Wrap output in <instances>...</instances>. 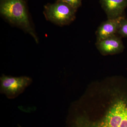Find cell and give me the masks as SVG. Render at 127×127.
Segmentation results:
<instances>
[{
	"mask_svg": "<svg viewBox=\"0 0 127 127\" xmlns=\"http://www.w3.org/2000/svg\"><path fill=\"white\" fill-rule=\"evenodd\" d=\"M68 127H127V97L116 98L109 108L97 117L85 114L75 116Z\"/></svg>",
	"mask_w": 127,
	"mask_h": 127,
	"instance_id": "obj_1",
	"label": "cell"
},
{
	"mask_svg": "<svg viewBox=\"0 0 127 127\" xmlns=\"http://www.w3.org/2000/svg\"><path fill=\"white\" fill-rule=\"evenodd\" d=\"M0 12L10 23L30 34L38 43V38L30 22L24 0H0Z\"/></svg>",
	"mask_w": 127,
	"mask_h": 127,
	"instance_id": "obj_2",
	"label": "cell"
},
{
	"mask_svg": "<svg viewBox=\"0 0 127 127\" xmlns=\"http://www.w3.org/2000/svg\"><path fill=\"white\" fill-rule=\"evenodd\" d=\"M77 10L66 2L57 0L45 6L43 14L47 20L62 26L69 25L75 20Z\"/></svg>",
	"mask_w": 127,
	"mask_h": 127,
	"instance_id": "obj_3",
	"label": "cell"
},
{
	"mask_svg": "<svg viewBox=\"0 0 127 127\" xmlns=\"http://www.w3.org/2000/svg\"><path fill=\"white\" fill-rule=\"evenodd\" d=\"M0 92L9 99H14L25 91L31 84L32 79L28 77H14L2 75L0 78Z\"/></svg>",
	"mask_w": 127,
	"mask_h": 127,
	"instance_id": "obj_4",
	"label": "cell"
},
{
	"mask_svg": "<svg viewBox=\"0 0 127 127\" xmlns=\"http://www.w3.org/2000/svg\"><path fill=\"white\" fill-rule=\"evenodd\" d=\"M96 46L103 55L119 53L122 52L124 49L121 37L117 34L103 40L97 41Z\"/></svg>",
	"mask_w": 127,
	"mask_h": 127,
	"instance_id": "obj_5",
	"label": "cell"
},
{
	"mask_svg": "<svg viewBox=\"0 0 127 127\" xmlns=\"http://www.w3.org/2000/svg\"><path fill=\"white\" fill-rule=\"evenodd\" d=\"M100 2L108 19L123 16L127 7V0H100Z\"/></svg>",
	"mask_w": 127,
	"mask_h": 127,
	"instance_id": "obj_6",
	"label": "cell"
},
{
	"mask_svg": "<svg viewBox=\"0 0 127 127\" xmlns=\"http://www.w3.org/2000/svg\"><path fill=\"white\" fill-rule=\"evenodd\" d=\"M124 16L113 19H108L99 26L96 32L97 41L100 40L116 35Z\"/></svg>",
	"mask_w": 127,
	"mask_h": 127,
	"instance_id": "obj_7",
	"label": "cell"
},
{
	"mask_svg": "<svg viewBox=\"0 0 127 127\" xmlns=\"http://www.w3.org/2000/svg\"><path fill=\"white\" fill-rule=\"evenodd\" d=\"M117 35L120 37H127V18L124 17L120 23Z\"/></svg>",
	"mask_w": 127,
	"mask_h": 127,
	"instance_id": "obj_8",
	"label": "cell"
},
{
	"mask_svg": "<svg viewBox=\"0 0 127 127\" xmlns=\"http://www.w3.org/2000/svg\"><path fill=\"white\" fill-rule=\"evenodd\" d=\"M70 5L74 9L77 10L82 4V0H59Z\"/></svg>",
	"mask_w": 127,
	"mask_h": 127,
	"instance_id": "obj_9",
	"label": "cell"
},
{
	"mask_svg": "<svg viewBox=\"0 0 127 127\" xmlns=\"http://www.w3.org/2000/svg\"><path fill=\"white\" fill-rule=\"evenodd\" d=\"M19 127H20V126H19Z\"/></svg>",
	"mask_w": 127,
	"mask_h": 127,
	"instance_id": "obj_10",
	"label": "cell"
}]
</instances>
